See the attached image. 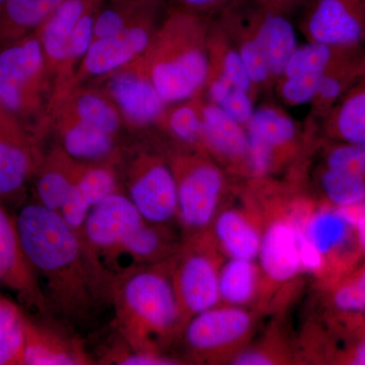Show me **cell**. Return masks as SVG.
I'll use <instances>...</instances> for the list:
<instances>
[{
    "instance_id": "1",
    "label": "cell",
    "mask_w": 365,
    "mask_h": 365,
    "mask_svg": "<svg viewBox=\"0 0 365 365\" xmlns=\"http://www.w3.org/2000/svg\"><path fill=\"white\" fill-rule=\"evenodd\" d=\"M24 251L37 275L48 307L83 317L103 272L78 232L56 211L39 203L24 206L16 217Z\"/></svg>"
},
{
    "instance_id": "2",
    "label": "cell",
    "mask_w": 365,
    "mask_h": 365,
    "mask_svg": "<svg viewBox=\"0 0 365 365\" xmlns=\"http://www.w3.org/2000/svg\"><path fill=\"white\" fill-rule=\"evenodd\" d=\"M210 21L172 4L150 48L131 62L150 79L165 104L189 100L203 91Z\"/></svg>"
},
{
    "instance_id": "3",
    "label": "cell",
    "mask_w": 365,
    "mask_h": 365,
    "mask_svg": "<svg viewBox=\"0 0 365 365\" xmlns=\"http://www.w3.org/2000/svg\"><path fill=\"white\" fill-rule=\"evenodd\" d=\"M114 300L120 331L132 351L158 352L182 324L170 274L162 267L126 274Z\"/></svg>"
},
{
    "instance_id": "4",
    "label": "cell",
    "mask_w": 365,
    "mask_h": 365,
    "mask_svg": "<svg viewBox=\"0 0 365 365\" xmlns=\"http://www.w3.org/2000/svg\"><path fill=\"white\" fill-rule=\"evenodd\" d=\"M48 81L44 52L36 31L0 44V109L39 139Z\"/></svg>"
},
{
    "instance_id": "5",
    "label": "cell",
    "mask_w": 365,
    "mask_h": 365,
    "mask_svg": "<svg viewBox=\"0 0 365 365\" xmlns=\"http://www.w3.org/2000/svg\"><path fill=\"white\" fill-rule=\"evenodd\" d=\"M177 184L178 215L193 232L215 220L227 188V172L205 153H175L169 160Z\"/></svg>"
},
{
    "instance_id": "6",
    "label": "cell",
    "mask_w": 365,
    "mask_h": 365,
    "mask_svg": "<svg viewBox=\"0 0 365 365\" xmlns=\"http://www.w3.org/2000/svg\"><path fill=\"white\" fill-rule=\"evenodd\" d=\"M170 6L172 4H160L123 30L93 40L81 60L76 74L78 81L91 76H109L140 57L155 39Z\"/></svg>"
},
{
    "instance_id": "7",
    "label": "cell",
    "mask_w": 365,
    "mask_h": 365,
    "mask_svg": "<svg viewBox=\"0 0 365 365\" xmlns=\"http://www.w3.org/2000/svg\"><path fill=\"white\" fill-rule=\"evenodd\" d=\"M208 247L202 241L197 242L184 252L170 272L182 324L220 302V264Z\"/></svg>"
},
{
    "instance_id": "8",
    "label": "cell",
    "mask_w": 365,
    "mask_h": 365,
    "mask_svg": "<svg viewBox=\"0 0 365 365\" xmlns=\"http://www.w3.org/2000/svg\"><path fill=\"white\" fill-rule=\"evenodd\" d=\"M39 140L18 120L0 109V204L21 200L39 169Z\"/></svg>"
},
{
    "instance_id": "9",
    "label": "cell",
    "mask_w": 365,
    "mask_h": 365,
    "mask_svg": "<svg viewBox=\"0 0 365 365\" xmlns=\"http://www.w3.org/2000/svg\"><path fill=\"white\" fill-rule=\"evenodd\" d=\"M129 198L146 222L163 225L178 215L177 184L170 162L140 155L128 175Z\"/></svg>"
},
{
    "instance_id": "10",
    "label": "cell",
    "mask_w": 365,
    "mask_h": 365,
    "mask_svg": "<svg viewBox=\"0 0 365 365\" xmlns=\"http://www.w3.org/2000/svg\"><path fill=\"white\" fill-rule=\"evenodd\" d=\"M300 30L307 42L365 47V0H309Z\"/></svg>"
},
{
    "instance_id": "11",
    "label": "cell",
    "mask_w": 365,
    "mask_h": 365,
    "mask_svg": "<svg viewBox=\"0 0 365 365\" xmlns=\"http://www.w3.org/2000/svg\"><path fill=\"white\" fill-rule=\"evenodd\" d=\"M144 222L130 198L116 191L93 206L83 230L86 247L103 271L113 255Z\"/></svg>"
},
{
    "instance_id": "12",
    "label": "cell",
    "mask_w": 365,
    "mask_h": 365,
    "mask_svg": "<svg viewBox=\"0 0 365 365\" xmlns=\"http://www.w3.org/2000/svg\"><path fill=\"white\" fill-rule=\"evenodd\" d=\"M252 325L251 314L242 307L216 306L187 322L185 340L195 356L211 359L242 344Z\"/></svg>"
},
{
    "instance_id": "13",
    "label": "cell",
    "mask_w": 365,
    "mask_h": 365,
    "mask_svg": "<svg viewBox=\"0 0 365 365\" xmlns=\"http://www.w3.org/2000/svg\"><path fill=\"white\" fill-rule=\"evenodd\" d=\"M202 150L225 172L251 178L246 127L209 101L202 103Z\"/></svg>"
},
{
    "instance_id": "14",
    "label": "cell",
    "mask_w": 365,
    "mask_h": 365,
    "mask_svg": "<svg viewBox=\"0 0 365 365\" xmlns=\"http://www.w3.org/2000/svg\"><path fill=\"white\" fill-rule=\"evenodd\" d=\"M0 265L4 282L18 295L23 306L36 313L47 312L48 304L37 275L24 251L16 217L0 204Z\"/></svg>"
},
{
    "instance_id": "15",
    "label": "cell",
    "mask_w": 365,
    "mask_h": 365,
    "mask_svg": "<svg viewBox=\"0 0 365 365\" xmlns=\"http://www.w3.org/2000/svg\"><path fill=\"white\" fill-rule=\"evenodd\" d=\"M245 127L252 150L267 158L274 173L284 167L299 151V125L281 108L270 104L255 108Z\"/></svg>"
},
{
    "instance_id": "16",
    "label": "cell",
    "mask_w": 365,
    "mask_h": 365,
    "mask_svg": "<svg viewBox=\"0 0 365 365\" xmlns=\"http://www.w3.org/2000/svg\"><path fill=\"white\" fill-rule=\"evenodd\" d=\"M109 76L110 97L130 123L145 126L160 121L167 104L138 67L130 63Z\"/></svg>"
},
{
    "instance_id": "17",
    "label": "cell",
    "mask_w": 365,
    "mask_h": 365,
    "mask_svg": "<svg viewBox=\"0 0 365 365\" xmlns=\"http://www.w3.org/2000/svg\"><path fill=\"white\" fill-rule=\"evenodd\" d=\"M246 16L255 37L265 53L276 83L282 76L288 60L299 47L292 16L262 6L253 0H247Z\"/></svg>"
},
{
    "instance_id": "18",
    "label": "cell",
    "mask_w": 365,
    "mask_h": 365,
    "mask_svg": "<svg viewBox=\"0 0 365 365\" xmlns=\"http://www.w3.org/2000/svg\"><path fill=\"white\" fill-rule=\"evenodd\" d=\"M104 0H66L42 24L36 32L39 36L44 52L48 76L57 73L60 81H66L68 73L69 44L74 29L83 14Z\"/></svg>"
},
{
    "instance_id": "19",
    "label": "cell",
    "mask_w": 365,
    "mask_h": 365,
    "mask_svg": "<svg viewBox=\"0 0 365 365\" xmlns=\"http://www.w3.org/2000/svg\"><path fill=\"white\" fill-rule=\"evenodd\" d=\"M258 257L262 271L274 282H287L299 274L302 264L292 220L278 218L269 223L262 235Z\"/></svg>"
},
{
    "instance_id": "20",
    "label": "cell",
    "mask_w": 365,
    "mask_h": 365,
    "mask_svg": "<svg viewBox=\"0 0 365 365\" xmlns=\"http://www.w3.org/2000/svg\"><path fill=\"white\" fill-rule=\"evenodd\" d=\"M208 59L209 71L206 83L212 81L225 83L237 90L249 91L256 98L253 83L234 41L216 16L211 19L209 26Z\"/></svg>"
},
{
    "instance_id": "21",
    "label": "cell",
    "mask_w": 365,
    "mask_h": 365,
    "mask_svg": "<svg viewBox=\"0 0 365 365\" xmlns=\"http://www.w3.org/2000/svg\"><path fill=\"white\" fill-rule=\"evenodd\" d=\"M116 190L111 170L103 167H81L71 193L59 213L73 230L83 227L93 206Z\"/></svg>"
},
{
    "instance_id": "22",
    "label": "cell",
    "mask_w": 365,
    "mask_h": 365,
    "mask_svg": "<svg viewBox=\"0 0 365 365\" xmlns=\"http://www.w3.org/2000/svg\"><path fill=\"white\" fill-rule=\"evenodd\" d=\"M25 326V357L24 365H83L90 359L81 346L62 337L46 327L37 325L30 319Z\"/></svg>"
},
{
    "instance_id": "23",
    "label": "cell",
    "mask_w": 365,
    "mask_h": 365,
    "mask_svg": "<svg viewBox=\"0 0 365 365\" xmlns=\"http://www.w3.org/2000/svg\"><path fill=\"white\" fill-rule=\"evenodd\" d=\"M81 169V165L74 163L64 150L43 157L35 175L37 203L59 212Z\"/></svg>"
},
{
    "instance_id": "24",
    "label": "cell",
    "mask_w": 365,
    "mask_h": 365,
    "mask_svg": "<svg viewBox=\"0 0 365 365\" xmlns=\"http://www.w3.org/2000/svg\"><path fill=\"white\" fill-rule=\"evenodd\" d=\"M365 74V47L355 50L322 76L311 116L322 119Z\"/></svg>"
},
{
    "instance_id": "25",
    "label": "cell",
    "mask_w": 365,
    "mask_h": 365,
    "mask_svg": "<svg viewBox=\"0 0 365 365\" xmlns=\"http://www.w3.org/2000/svg\"><path fill=\"white\" fill-rule=\"evenodd\" d=\"M321 121L327 135L365 144V74Z\"/></svg>"
},
{
    "instance_id": "26",
    "label": "cell",
    "mask_w": 365,
    "mask_h": 365,
    "mask_svg": "<svg viewBox=\"0 0 365 365\" xmlns=\"http://www.w3.org/2000/svg\"><path fill=\"white\" fill-rule=\"evenodd\" d=\"M220 249L230 258L254 260L261 248L262 234L248 216L237 209H227L213 220Z\"/></svg>"
},
{
    "instance_id": "27",
    "label": "cell",
    "mask_w": 365,
    "mask_h": 365,
    "mask_svg": "<svg viewBox=\"0 0 365 365\" xmlns=\"http://www.w3.org/2000/svg\"><path fill=\"white\" fill-rule=\"evenodd\" d=\"M63 150L76 160H98L114 150V136L59 109L57 119Z\"/></svg>"
},
{
    "instance_id": "28",
    "label": "cell",
    "mask_w": 365,
    "mask_h": 365,
    "mask_svg": "<svg viewBox=\"0 0 365 365\" xmlns=\"http://www.w3.org/2000/svg\"><path fill=\"white\" fill-rule=\"evenodd\" d=\"M66 0H6L0 6V44L34 33Z\"/></svg>"
},
{
    "instance_id": "29",
    "label": "cell",
    "mask_w": 365,
    "mask_h": 365,
    "mask_svg": "<svg viewBox=\"0 0 365 365\" xmlns=\"http://www.w3.org/2000/svg\"><path fill=\"white\" fill-rule=\"evenodd\" d=\"M59 109L106 133L114 136L121 125L119 109L110 98L97 91H79L60 98Z\"/></svg>"
},
{
    "instance_id": "30",
    "label": "cell",
    "mask_w": 365,
    "mask_h": 365,
    "mask_svg": "<svg viewBox=\"0 0 365 365\" xmlns=\"http://www.w3.org/2000/svg\"><path fill=\"white\" fill-rule=\"evenodd\" d=\"M145 222L113 255L108 262L113 268H121L130 272L131 266H137L138 269V264H148L162 258L167 248L162 227Z\"/></svg>"
},
{
    "instance_id": "31",
    "label": "cell",
    "mask_w": 365,
    "mask_h": 365,
    "mask_svg": "<svg viewBox=\"0 0 365 365\" xmlns=\"http://www.w3.org/2000/svg\"><path fill=\"white\" fill-rule=\"evenodd\" d=\"M254 260L230 258L220 269V300L230 306L248 304L259 287V269Z\"/></svg>"
},
{
    "instance_id": "32",
    "label": "cell",
    "mask_w": 365,
    "mask_h": 365,
    "mask_svg": "<svg viewBox=\"0 0 365 365\" xmlns=\"http://www.w3.org/2000/svg\"><path fill=\"white\" fill-rule=\"evenodd\" d=\"M357 49L359 48L338 47L318 42H307V44L299 45L288 60L280 78L302 74L322 76L337 62Z\"/></svg>"
},
{
    "instance_id": "33",
    "label": "cell",
    "mask_w": 365,
    "mask_h": 365,
    "mask_svg": "<svg viewBox=\"0 0 365 365\" xmlns=\"http://www.w3.org/2000/svg\"><path fill=\"white\" fill-rule=\"evenodd\" d=\"M300 225L304 234L323 256L337 248L347 235L348 225L344 217L337 211H319L311 215L300 212L292 218Z\"/></svg>"
},
{
    "instance_id": "34",
    "label": "cell",
    "mask_w": 365,
    "mask_h": 365,
    "mask_svg": "<svg viewBox=\"0 0 365 365\" xmlns=\"http://www.w3.org/2000/svg\"><path fill=\"white\" fill-rule=\"evenodd\" d=\"M202 98L199 95L190 98L188 102L165 110L160 121L179 143L186 144L192 150H202Z\"/></svg>"
},
{
    "instance_id": "35",
    "label": "cell",
    "mask_w": 365,
    "mask_h": 365,
    "mask_svg": "<svg viewBox=\"0 0 365 365\" xmlns=\"http://www.w3.org/2000/svg\"><path fill=\"white\" fill-rule=\"evenodd\" d=\"M25 314L20 307L0 297V365H24Z\"/></svg>"
},
{
    "instance_id": "36",
    "label": "cell",
    "mask_w": 365,
    "mask_h": 365,
    "mask_svg": "<svg viewBox=\"0 0 365 365\" xmlns=\"http://www.w3.org/2000/svg\"><path fill=\"white\" fill-rule=\"evenodd\" d=\"M319 185L327 198L339 208L365 201V178L324 167L319 175Z\"/></svg>"
},
{
    "instance_id": "37",
    "label": "cell",
    "mask_w": 365,
    "mask_h": 365,
    "mask_svg": "<svg viewBox=\"0 0 365 365\" xmlns=\"http://www.w3.org/2000/svg\"><path fill=\"white\" fill-rule=\"evenodd\" d=\"M325 168L353 176L365 178V144H336L327 151Z\"/></svg>"
},
{
    "instance_id": "38",
    "label": "cell",
    "mask_w": 365,
    "mask_h": 365,
    "mask_svg": "<svg viewBox=\"0 0 365 365\" xmlns=\"http://www.w3.org/2000/svg\"><path fill=\"white\" fill-rule=\"evenodd\" d=\"M321 78L322 76L309 74L282 76L277 79L274 86L285 104L297 107L313 102Z\"/></svg>"
},
{
    "instance_id": "39",
    "label": "cell",
    "mask_w": 365,
    "mask_h": 365,
    "mask_svg": "<svg viewBox=\"0 0 365 365\" xmlns=\"http://www.w3.org/2000/svg\"><path fill=\"white\" fill-rule=\"evenodd\" d=\"M101 6V4H100ZM98 6L83 14L74 29L69 44L68 61L71 69L79 59L83 60L93 40V24Z\"/></svg>"
},
{
    "instance_id": "40",
    "label": "cell",
    "mask_w": 365,
    "mask_h": 365,
    "mask_svg": "<svg viewBox=\"0 0 365 365\" xmlns=\"http://www.w3.org/2000/svg\"><path fill=\"white\" fill-rule=\"evenodd\" d=\"M255 98L253 93L249 91L232 90L215 105L222 108L235 121L246 126L255 111Z\"/></svg>"
},
{
    "instance_id": "41",
    "label": "cell",
    "mask_w": 365,
    "mask_h": 365,
    "mask_svg": "<svg viewBox=\"0 0 365 365\" xmlns=\"http://www.w3.org/2000/svg\"><path fill=\"white\" fill-rule=\"evenodd\" d=\"M335 304L343 311L365 309V271L356 282L341 288L335 295Z\"/></svg>"
},
{
    "instance_id": "42",
    "label": "cell",
    "mask_w": 365,
    "mask_h": 365,
    "mask_svg": "<svg viewBox=\"0 0 365 365\" xmlns=\"http://www.w3.org/2000/svg\"><path fill=\"white\" fill-rule=\"evenodd\" d=\"M295 232H297V246H299V254L302 268L306 270L319 271L324 264V256L321 252L316 248V246L309 241V237L304 234V230L300 225L294 223Z\"/></svg>"
},
{
    "instance_id": "43",
    "label": "cell",
    "mask_w": 365,
    "mask_h": 365,
    "mask_svg": "<svg viewBox=\"0 0 365 365\" xmlns=\"http://www.w3.org/2000/svg\"><path fill=\"white\" fill-rule=\"evenodd\" d=\"M237 0H174V6L212 19Z\"/></svg>"
},
{
    "instance_id": "44",
    "label": "cell",
    "mask_w": 365,
    "mask_h": 365,
    "mask_svg": "<svg viewBox=\"0 0 365 365\" xmlns=\"http://www.w3.org/2000/svg\"><path fill=\"white\" fill-rule=\"evenodd\" d=\"M113 361L121 365H173L179 364L176 359L162 356L158 352L132 351L118 354Z\"/></svg>"
},
{
    "instance_id": "45",
    "label": "cell",
    "mask_w": 365,
    "mask_h": 365,
    "mask_svg": "<svg viewBox=\"0 0 365 365\" xmlns=\"http://www.w3.org/2000/svg\"><path fill=\"white\" fill-rule=\"evenodd\" d=\"M338 212L344 217L346 222L356 228L359 241L365 249V201L338 209Z\"/></svg>"
},
{
    "instance_id": "46",
    "label": "cell",
    "mask_w": 365,
    "mask_h": 365,
    "mask_svg": "<svg viewBox=\"0 0 365 365\" xmlns=\"http://www.w3.org/2000/svg\"><path fill=\"white\" fill-rule=\"evenodd\" d=\"M262 6L280 11L292 16V14L304 9L309 0H253Z\"/></svg>"
},
{
    "instance_id": "47",
    "label": "cell",
    "mask_w": 365,
    "mask_h": 365,
    "mask_svg": "<svg viewBox=\"0 0 365 365\" xmlns=\"http://www.w3.org/2000/svg\"><path fill=\"white\" fill-rule=\"evenodd\" d=\"M232 364L237 365H265L275 364V359L270 353L262 351L260 349L248 350L235 354Z\"/></svg>"
},
{
    "instance_id": "48",
    "label": "cell",
    "mask_w": 365,
    "mask_h": 365,
    "mask_svg": "<svg viewBox=\"0 0 365 365\" xmlns=\"http://www.w3.org/2000/svg\"><path fill=\"white\" fill-rule=\"evenodd\" d=\"M354 364L365 365V343L357 348V351L355 353Z\"/></svg>"
},
{
    "instance_id": "49",
    "label": "cell",
    "mask_w": 365,
    "mask_h": 365,
    "mask_svg": "<svg viewBox=\"0 0 365 365\" xmlns=\"http://www.w3.org/2000/svg\"><path fill=\"white\" fill-rule=\"evenodd\" d=\"M0 282H4V271H2L1 265H0Z\"/></svg>"
},
{
    "instance_id": "50",
    "label": "cell",
    "mask_w": 365,
    "mask_h": 365,
    "mask_svg": "<svg viewBox=\"0 0 365 365\" xmlns=\"http://www.w3.org/2000/svg\"><path fill=\"white\" fill-rule=\"evenodd\" d=\"M165 2H168V4H173L174 6V0H165Z\"/></svg>"
},
{
    "instance_id": "51",
    "label": "cell",
    "mask_w": 365,
    "mask_h": 365,
    "mask_svg": "<svg viewBox=\"0 0 365 365\" xmlns=\"http://www.w3.org/2000/svg\"><path fill=\"white\" fill-rule=\"evenodd\" d=\"M4 1H6V0H0V6H1L2 4H4Z\"/></svg>"
}]
</instances>
